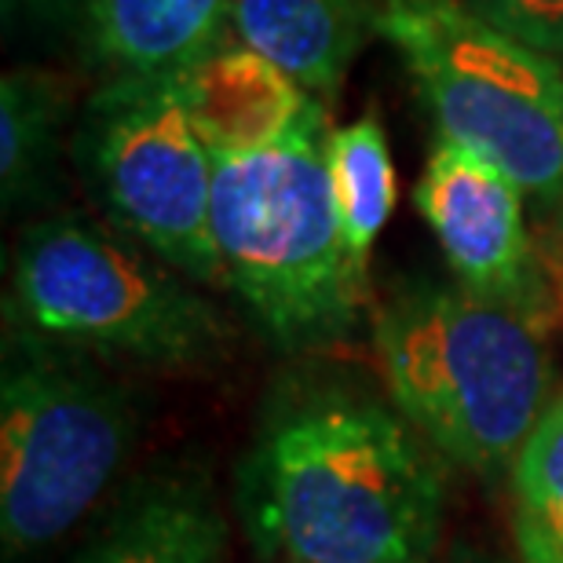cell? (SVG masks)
<instances>
[{
    "label": "cell",
    "mask_w": 563,
    "mask_h": 563,
    "mask_svg": "<svg viewBox=\"0 0 563 563\" xmlns=\"http://www.w3.org/2000/svg\"><path fill=\"white\" fill-rule=\"evenodd\" d=\"M242 512L253 542L286 563H432L443 472L377 396L300 377L253 439Z\"/></svg>",
    "instance_id": "cell-1"
},
{
    "label": "cell",
    "mask_w": 563,
    "mask_h": 563,
    "mask_svg": "<svg viewBox=\"0 0 563 563\" xmlns=\"http://www.w3.org/2000/svg\"><path fill=\"white\" fill-rule=\"evenodd\" d=\"M322 99L275 143L212 154V242L223 286L245 303L282 352H314L344 341L369 300L366 264L347 250L333 201Z\"/></svg>",
    "instance_id": "cell-2"
},
{
    "label": "cell",
    "mask_w": 563,
    "mask_h": 563,
    "mask_svg": "<svg viewBox=\"0 0 563 563\" xmlns=\"http://www.w3.org/2000/svg\"><path fill=\"white\" fill-rule=\"evenodd\" d=\"M374 352L413 432L476 476L512 468L556 399L542 325L461 286L396 292L374 319Z\"/></svg>",
    "instance_id": "cell-3"
},
{
    "label": "cell",
    "mask_w": 563,
    "mask_h": 563,
    "mask_svg": "<svg viewBox=\"0 0 563 563\" xmlns=\"http://www.w3.org/2000/svg\"><path fill=\"white\" fill-rule=\"evenodd\" d=\"M143 410L88 352L8 322L0 366V549L19 563L92 512L136 450Z\"/></svg>",
    "instance_id": "cell-4"
},
{
    "label": "cell",
    "mask_w": 563,
    "mask_h": 563,
    "mask_svg": "<svg viewBox=\"0 0 563 563\" xmlns=\"http://www.w3.org/2000/svg\"><path fill=\"white\" fill-rule=\"evenodd\" d=\"M11 325L151 369H195L228 347V322L154 253L77 217L37 220L11 272Z\"/></svg>",
    "instance_id": "cell-5"
},
{
    "label": "cell",
    "mask_w": 563,
    "mask_h": 563,
    "mask_svg": "<svg viewBox=\"0 0 563 563\" xmlns=\"http://www.w3.org/2000/svg\"><path fill=\"white\" fill-rule=\"evenodd\" d=\"M391 41L439 140L487 157L542 206L563 201V66L479 15L468 0H380Z\"/></svg>",
    "instance_id": "cell-6"
},
{
    "label": "cell",
    "mask_w": 563,
    "mask_h": 563,
    "mask_svg": "<svg viewBox=\"0 0 563 563\" xmlns=\"http://www.w3.org/2000/svg\"><path fill=\"white\" fill-rule=\"evenodd\" d=\"M77 162L125 239L195 282H223L212 242V157L179 77L99 85L77 129Z\"/></svg>",
    "instance_id": "cell-7"
},
{
    "label": "cell",
    "mask_w": 563,
    "mask_h": 563,
    "mask_svg": "<svg viewBox=\"0 0 563 563\" xmlns=\"http://www.w3.org/2000/svg\"><path fill=\"white\" fill-rule=\"evenodd\" d=\"M523 187L487 157L439 140L413 187V206L432 228L457 286L542 325L563 314L553 267L527 231Z\"/></svg>",
    "instance_id": "cell-8"
},
{
    "label": "cell",
    "mask_w": 563,
    "mask_h": 563,
    "mask_svg": "<svg viewBox=\"0 0 563 563\" xmlns=\"http://www.w3.org/2000/svg\"><path fill=\"white\" fill-rule=\"evenodd\" d=\"M92 63L114 77H184L231 33V0H88Z\"/></svg>",
    "instance_id": "cell-9"
},
{
    "label": "cell",
    "mask_w": 563,
    "mask_h": 563,
    "mask_svg": "<svg viewBox=\"0 0 563 563\" xmlns=\"http://www.w3.org/2000/svg\"><path fill=\"white\" fill-rule=\"evenodd\" d=\"M377 11L369 0H231V33L303 92H341Z\"/></svg>",
    "instance_id": "cell-10"
},
{
    "label": "cell",
    "mask_w": 563,
    "mask_h": 563,
    "mask_svg": "<svg viewBox=\"0 0 563 563\" xmlns=\"http://www.w3.org/2000/svg\"><path fill=\"white\" fill-rule=\"evenodd\" d=\"M179 92L212 154L275 143L311 99L289 74L234 37L179 77Z\"/></svg>",
    "instance_id": "cell-11"
},
{
    "label": "cell",
    "mask_w": 563,
    "mask_h": 563,
    "mask_svg": "<svg viewBox=\"0 0 563 563\" xmlns=\"http://www.w3.org/2000/svg\"><path fill=\"white\" fill-rule=\"evenodd\" d=\"M223 516L198 472H151L74 563H217Z\"/></svg>",
    "instance_id": "cell-12"
},
{
    "label": "cell",
    "mask_w": 563,
    "mask_h": 563,
    "mask_svg": "<svg viewBox=\"0 0 563 563\" xmlns=\"http://www.w3.org/2000/svg\"><path fill=\"white\" fill-rule=\"evenodd\" d=\"M70 81L52 70L19 66L0 81V195L15 209L41 198L55 179Z\"/></svg>",
    "instance_id": "cell-13"
},
{
    "label": "cell",
    "mask_w": 563,
    "mask_h": 563,
    "mask_svg": "<svg viewBox=\"0 0 563 563\" xmlns=\"http://www.w3.org/2000/svg\"><path fill=\"white\" fill-rule=\"evenodd\" d=\"M325 165L347 250L369 267V253L396 209V165L380 118L363 114L352 125L333 129L325 143Z\"/></svg>",
    "instance_id": "cell-14"
},
{
    "label": "cell",
    "mask_w": 563,
    "mask_h": 563,
    "mask_svg": "<svg viewBox=\"0 0 563 563\" xmlns=\"http://www.w3.org/2000/svg\"><path fill=\"white\" fill-rule=\"evenodd\" d=\"M509 472L520 563H563V391Z\"/></svg>",
    "instance_id": "cell-15"
},
{
    "label": "cell",
    "mask_w": 563,
    "mask_h": 563,
    "mask_svg": "<svg viewBox=\"0 0 563 563\" xmlns=\"http://www.w3.org/2000/svg\"><path fill=\"white\" fill-rule=\"evenodd\" d=\"M483 19L545 55H563V0H468Z\"/></svg>",
    "instance_id": "cell-16"
},
{
    "label": "cell",
    "mask_w": 563,
    "mask_h": 563,
    "mask_svg": "<svg viewBox=\"0 0 563 563\" xmlns=\"http://www.w3.org/2000/svg\"><path fill=\"white\" fill-rule=\"evenodd\" d=\"M88 0H4V22L22 26V22H37V26H63L70 19L85 22Z\"/></svg>",
    "instance_id": "cell-17"
},
{
    "label": "cell",
    "mask_w": 563,
    "mask_h": 563,
    "mask_svg": "<svg viewBox=\"0 0 563 563\" xmlns=\"http://www.w3.org/2000/svg\"><path fill=\"white\" fill-rule=\"evenodd\" d=\"M446 563H505V560L490 556V553H476V549H457V553H450Z\"/></svg>",
    "instance_id": "cell-18"
}]
</instances>
